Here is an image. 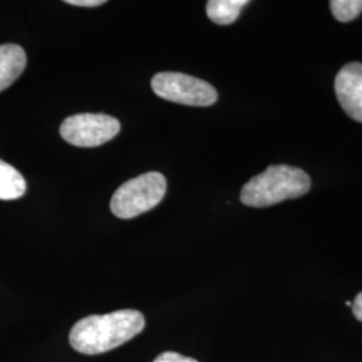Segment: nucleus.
Returning <instances> with one entry per match:
<instances>
[{
  "label": "nucleus",
  "instance_id": "12",
  "mask_svg": "<svg viewBox=\"0 0 362 362\" xmlns=\"http://www.w3.org/2000/svg\"><path fill=\"white\" fill-rule=\"evenodd\" d=\"M67 4L78 6V7H98L103 6L106 1L105 0H66Z\"/></svg>",
  "mask_w": 362,
  "mask_h": 362
},
{
  "label": "nucleus",
  "instance_id": "1",
  "mask_svg": "<svg viewBox=\"0 0 362 362\" xmlns=\"http://www.w3.org/2000/svg\"><path fill=\"white\" fill-rule=\"evenodd\" d=\"M145 327L143 313L133 309L104 315H89L73 326L69 341L78 353L95 356L116 349L140 334Z\"/></svg>",
  "mask_w": 362,
  "mask_h": 362
},
{
  "label": "nucleus",
  "instance_id": "10",
  "mask_svg": "<svg viewBox=\"0 0 362 362\" xmlns=\"http://www.w3.org/2000/svg\"><path fill=\"white\" fill-rule=\"evenodd\" d=\"M330 10L338 22H351L362 13V0H332Z\"/></svg>",
  "mask_w": 362,
  "mask_h": 362
},
{
  "label": "nucleus",
  "instance_id": "3",
  "mask_svg": "<svg viewBox=\"0 0 362 362\" xmlns=\"http://www.w3.org/2000/svg\"><path fill=\"white\" fill-rule=\"evenodd\" d=\"M167 194V179L158 172H148L124 182L117 189L110 209L119 219H133L155 208Z\"/></svg>",
  "mask_w": 362,
  "mask_h": 362
},
{
  "label": "nucleus",
  "instance_id": "6",
  "mask_svg": "<svg viewBox=\"0 0 362 362\" xmlns=\"http://www.w3.org/2000/svg\"><path fill=\"white\" fill-rule=\"evenodd\" d=\"M334 90L345 113L362 124V64L351 62L344 66L337 74Z\"/></svg>",
  "mask_w": 362,
  "mask_h": 362
},
{
  "label": "nucleus",
  "instance_id": "2",
  "mask_svg": "<svg viewBox=\"0 0 362 362\" xmlns=\"http://www.w3.org/2000/svg\"><path fill=\"white\" fill-rule=\"evenodd\" d=\"M310 187V177L303 169L272 165L245 184L240 202L247 207H270L308 194Z\"/></svg>",
  "mask_w": 362,
  "mask_h": 362
},
{
  "label": "nucleus",
  "instance_id": "11",
  "mask_svg": "<svg viewBox=\"0 0 362 362\" xmlns=\"http://www.w3.org/2000/svg\"><path fill=\"white\" fill-rule=\"evenodd\" d=\"M153 362H199L191 358V357H185L182 354H179L176 351H164L160 356H157Z\"/></svg>",
  "mask_w": 362,
  "mask_h": 362
},
{
  "label": "nucleus",
  "instance_id": "8",
  "mask_svg": "<svg viewBox=\"0 0 362 362\" xmlns=\"http://www.w3.org/2000/svg\"><path fill=\"white\" fill-rule=\"evenodd\" d=\"M27 182L13 165L0 160V200H16L26 194Z\"/></svg>",
  "mask_w": 362,
  "mask_h": 362
},
{
  "label": "nucleus",
  "instance_id": "13",
  "mask_svg": "<svg viewBox=\"0 0 362 362\" xmlns=\"http://www.w3.org/2000/svg\"><path fill=\"white\" fill-rule=\"evenodd\" d=\"M351 308H353V314H354V317H356L358 321H361L362 322V293H360V294L356 297V299L353 300Z\"/></svg>",
  "mask_w": 362,
  "mask_h": 362
},
{
  "label": "nucleus",
  "instance_id": "9",
  "mask_svg": "<svg viewBox=\"0 0 362 362\" xmlns=\"http://www.w3.org/2000/svg\"><path fill=\"white\" fill-rule=\"evenodd\" d=\"M247 4V0H209L206 10L208 18L214 23L219 26H228L239 18Z\"/></svg>",
  "mask_w": 362,
  "mask_h": 362
},
{
  "label": "nucleus",
  "instance_id": "5",
  "mask_svg": "<svg viewBox=\"0 0 362 362\" xmlns=\"http://www.w3.org/2000/svg\"><path fill=\"white\" fill-rule=\"evenodd\" d=\"M119 129L121 124L115 117L81 113L67 117L59 133L65 141L74 146L94 148L113 140Z\"/></svg>",
  "mask_w": 362,
  "mask_h": 362
},
{
  "label": "nucleus",
  "instance_id": "7",
  "mask_svg": "<svg viewBox=\"0 0 362 362\" xmlns=\"http://www.w3.org/2000/svg\"><path fill=\"white\" fill-rule=\"evenodd\" d=\"M27 65L25 50L18 45L0 46V91L11 86Z\"/></svg>",
  "mask_w": 362,
  "mask_h": 362
},
{
  "label": "nucleus",
  "instance_id": "14",
  "mask_svg": "<svg viewBox=\"0 0 362 362\" xmlns=\"http://www.w3.org/2000/svg\"><path fill=\"white\" fill-rule=\"evenodd\" d=\"M346 306H351V302H350V300H346Z\"/></svg>",
  "mask_w": 362,
  "mask_h": 362
},
{
  "label": "nucleus",
  "instance_id": "4",
  "mask_svg": "<svg viewBox=\"0 0 362 362\" xmlns=\"http://www.w3.org/2000/svg\"><path fill=\"white\" fill-rule=\"evenodd\" d=\"M156 95L176 104L188 106H211L218 101V91L206 81L199 78L164 71L152 78Z\"/></svg>",
  "mask_w": 362,
  "mask_h": 362
}]
</instances>
